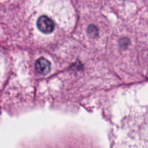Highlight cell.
I'll list each match as a JSON object with an SVG mask.
<instances>
[{
    "instance_id": "1",
    "label": "cell",
    "mask_w": 148,
    "mask_h": 148,
    "mask_svg": "<svg viewBox=\"0 0 148 148\" xmlns=\"http://www.w3.org/2000/svg\"><path fill=\"white\" fill-rule=\"evenodd\" d=\"M36 26L40 33L49 35L53 33L56 29V22L51 16L47 14H43L38 17L36 20Z\"/></svg>"
},
{
    "instance_id": "2",
    "label": "cell",
    "mask_w": 148,
    "mask_h": 148,
    "mask_svg": "<svg viewBox=\"0 0 148 148\" xmlns=\"http://www.w3.org/2000/svg\"><path fill=\"white\" fill-rule=\"evenodd\" d=\"M35 68L39 74L46 75L51 71V63L49 60L43 57H40L36 61Z\"/></svg>"
}]
</instances>
